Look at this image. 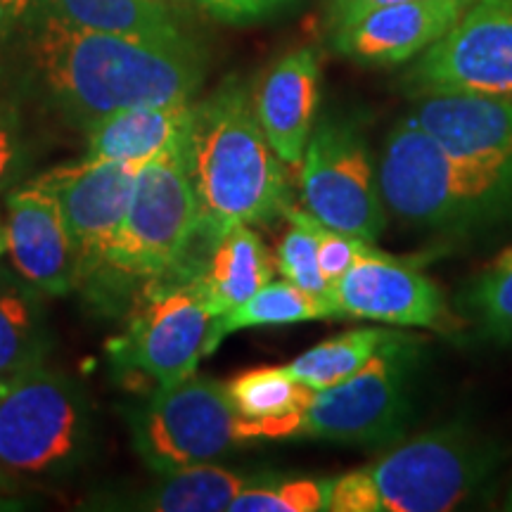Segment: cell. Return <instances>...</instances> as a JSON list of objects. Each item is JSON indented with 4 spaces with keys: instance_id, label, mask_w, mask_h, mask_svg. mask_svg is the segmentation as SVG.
Returning a JSON list of instances; mask_svg holds the SVG:
<instances>
[{
    "instance_id": "obj_15",
    "label": "cell",
    "mask_w": 512,
    "mask_h": 512,
    "mask_svg": "<svg viewBox=\"0 0 512 512\" xmlns=\"http://www.w3.org/2000/svg\"><path fill=\"white\" fill-rule=\"evenodd\" d=\"M5 252L12 266L36 290L69 294L79 287L76 252L64 223L60 202L36 183L22 185L8 195Z\"/></svg>"
},
{
    "instance_id": "obj_20",
    "label": "cell",
    "mask_w": 512,
    "mask_h": 512,
    "mask_svg": "<svg viewBox=\"0 0 512 512\" xmlns=\"http://www.w3.org/2000/svg\"><path fill=\"white\" fill-rule=\"evenodd\" d=\"M226 387L240 415V444L266 439L275 422L302 413L313 396V389L294 380L285 366L245 370Z\"/></svg>"
},
{
    "instance_id": "obj_23",
    "label": "cell",
    "mask_w": 512,
    "mask_h": 512,
    "mask_svg": "<svg viewBox=\"0 0 512 512\" xmlns=\"http://www.w3.org/2000/svg\"><path fill=\"white\" fill-rule=\"evenodd\" d=\"M159 484L140 498L136 508L152 512H219L228 510L249 479L211 463L181 467L159 475Z\"/></svg>"
},
{
    "instance_id": "obj_21",
    "label": "cell",
    "mask_w": 512,
    "mask_h": 512,
    "mask_svg": "<svg viewBox=\"0 0 512 512\" xmlns=\"http://www.w3.org/2000/svg\"><path fill=\"white\" fill-rule=\"evenodd\" d=\"M76 29L140 38L185 36L157 0H38L36 10ZM31 12V15H34Z\"/></svg>"
},
{
    "instance_id": "obj_26",
    "label": "cell",
    "mask_w": 512,
    "mask_h": 512,
    "mask_svg": "<svg viewBox=\"0 0 512 512\" xmlns=\"http://www.w3.org/2000/svg\"><path fill=\"white\" fill-rule=\"evenodd\" d=\"M463 304L486 337L512 342V247L472 280Z\"/></svg>"
},
{
    "instance_id": "obj_35",
    "label": "cell",
    "mask_w": 512,
    "mask_h": 512,
    "mask_svg": "<svg viewBox=\"0 0 512 512\" xmlns=\"http://www.w3.org/2000/svg\"><path fill=\"white\" fill-rule=\"evenodd\" d=\"M5 252V230H3V226H0V254Z\"/></svg>"
},
{
    "instance_id": "obj_24",
    "label": "cell",
    "mask_w": 512,
    "mask_h": 512,
    "mask_svg": "<svg viewBox=\"0 0 512 512\" xmlns=\"http://www.w3.org/2000/svg\"><path fill=\"white\" fill-rule=\"evenodd\" d=\"M392 335L394 330L384 328H358L344 332V335L325 339V342L304 351L285 368L290 370L294 380L306 384L313 392L328 389L332 384L356 375Z\"/></svg>"
},
{
    "instance_id": "obj_33",
    "label": "cell",
    "mask_w": 512,
    "mask_h": 512,
    "mask_svg": "<svg viewBox=\"0 0 512 512\" xmlns=\"http://www.w3.org/2000/svg\"><path fill=\"white\" fill-rule=\"evenodd\" d=\"M36 3L38 0H0V31H8L29 19Z\"/></svg>"
},
{
    "instance_id": "obj_27",
    "label": "cell",
    "mask_w": 512,
    "mask_h": 512,
    "mask_svg": "<svg viewBox=\"0 0 512 512\" xmlns=\"http://www.w3.org/2000/svg\"><path fill=\"white\" fill-rule=\"evenodd\" d=\"M285 221L287 230L275 249V268L287 283L302 287L316 297H328L330 285L318 266L313 216L306 209L290 207L285 211Z\"/></svg>"
},
{
    "instance_id": "obj_28",
    "label": "cell",
    "mask_w": 512,
    "mask_h": 512,
    "mask_svg": "<svg viewBox=\"0 0 512 512\" xmlns=\"http://www.w3.org/2000/svg\"><path fill=\"white\" fill-rule=\"evenodd\" d=\"M332 477L285 479L280 484L247 486L228 512H328Z\"/></svg>"
},
{
    "instance_id": "obj_10",
    "label": "cell",
    "mask_w": 512,
    "mask_h": 512,
    "mask_svg": "<svg viewBox=\"0 0 512 512\" xmlns=\"http://www.w3.org/2000/svg\"><path fill=\"white\" fill-rule=\"evenodd\" d=\"M214 313L183 271L145 285L124 335L110 344L121 368L140 370L157 384H176L195 375L207 356Z\"/></svg>"
},
{
    "instance_id": "obj_36",
    "label": "cell",
    "mask_w": 512,
    "mask_h": 512,
    "mask_svg": "<svg viewBox=\"0 0 512 512\" xmlns=\"http://www.w3.org/2000/svg\"><path fill=\"white\" fill-rule=\"evenodd\" d=\"M505 510H512V486L508 491V498H505Z\"/></svg>"
},
{
    "instance_id": "obj_2",
    "label": "cell",
    "mask_w": 512,
    "mask_h": 512,
    "mask_svg": "<svg viewBox=\"0 0 512 512\" xmlns=\"http://www.w3.org/2000/svg\"><path fill=\"white\" fill-rule=\"evenodd\" d=\"M188 166L197 200L195 238L214 242L240 223L266 226L292 207L283 162L256 119L254 100L235 79L195 105Z\"/></svg>"
},
{
    "instance_id": "obj_8",
    "label": "cell",
    "mask_w": 512,
    "mask_h": 512,
    "mask_svg": "<svg viewBox=\"0 0 512 512\" xmlns=\"http://www.w3.org/2000/svg\"><path fill=\"white\" fill-rule=\"evenodd\" d=\"M86 434V403L69 377L34 366L0 380V470L53 472L74 463Z\"/></svg>"
},
{
    "instance_id": "obj_1",
    "label": "cell",
    "mask_w": 512,
    "mask_h": 512,
    "mask_svg": "<svg viewBox=\"0 0 512 512\" xmlns=\"http://www.w3.org/2000/svg\"><path fill=\"white\" fill-rule=\"evenodd\" d=\"M29 53L53 105L83 131L114 112L192 102L204 60L188 36L140 38L76 29L34 12Z\"/></svg>"
},
{
    "instance_id": "obj_16",
    "label": "cell",
    "mask_w": 512,
    "mask_h": 512,
    "mask_svg": "<svg viewBox=\"0 0 512 512\" xmlns=\"http://www.w3.org/2000/svg\"><path fill=\"white\" fill-rule=\"evenodd\" d=\"M408 117L451 155L512 178V98L444 93L418 98Z\"/></svg>"
},
{
    "instance_id": "obj_13",
    "label": "cell",
    "mask_w": 512,
    "mask_h": 512,
    "mask_svg": "<svg viewBox=\"0 0 512 512\" xmlns=\"http://www.w3.org/2000/svg\"><path fill=\"white\" fill-rule=\"evenodd\" d=\"M145 162H81L55 166L38 176V188L60 202L76 252L79 285L105 271Z\"/></svg>"
},
{
    "instance_id": "obj_12",
    "label": "cell",
    "mask_w": 512,
    "mask_h": 512,
    "mask_svg": "<svg viewBox=\"0 0 512 512\" xmlns=\"http://www.w3.org/2000/svg\"><path fill=\"white\" fill-rule=\"evenodd\" d=\"M335 318H361L396 328L451 332L458 318L448 309L444 290L430 275L363 242L356 261L328 290Z\"/></svg>"
},
{
    "instance_id": "obj_32",
    "label": "cell",
    "mask_w": 512,
    "mask_h": 512,
    "mask_svg": "<svg viewBox=\"0 0 512 512\" xmlns=\"http://www.w3.org/2000/svg\"><path fill=\"white\" fill-rule=\"evenodd\" d=\"M406 3V0H330L328 8V22L330 29H342L344 24L354 22V19L368 15L370 10L384 8V5Z\"/></svg>"
},
{
    "instance_id": "obj_22",
    "label": "cell",
    "mask_w": 512,
    "mask_h": 512,
    "mask_svg": "<svg viewBox=\"0 0 512 512\" xmlns=\"http://www.w3.org/2000/svg\"><path fill=\"white\" fill-rule=\"evenodd\" d=\"M323 318H335L328 299L316 297V294L287 283V280H280V283L271 280L259 292L252 294L247 302L214 318L207 342V356L214 354L223 339L233 335V332L249 328H278V325H294Z\"/></svg>"
},
{
    "instance_id": "obj_11",
    "label": "cell",
    "mask_w": 512,
    "mask_h": 512,
    "mask_svg": "<svg viewBox=\"0 0 512 512\" xmlns=\"http://www.w3.org/2000/svg\"><path fill=\"white\" fill-rule=\"evenodd\" d=\"M413 98L444 93L512 98V0H472L403 76Z\"/></svg>"
},
{
    "instance_id": "obj_25",
    "label": "cell",
    "mask_w": 512,
    "mask_h": 512,
    "mask_svg": "<svg viewBox=\"0 0 512 512\" xmlns=\"http://www.w3.org/2000/svg\"><path fill=\"white\" fill-rule=\"evenodd\" d=\"M43 332L36 306L24 292H0V380L41 366Z\"/></svg>"
},
{
    "instance_id": "obj_31",
    "label": "cell",
    "mask_w": 512,
    "mask_h": 512,
    "mask_svg": "<svg viewBox=\"0 0 512 512\" xmlns=\"http://www.w3.org/2000/svg\"><path fill=\"white\" fill-rule=\"evenodd\" d=\"M200 8L226 24H252L268 19L285 8L297 3V0H195Z\"/></svg>"
},
{
    "instance_id": "obj_9",
    "label": "cell",
    "mask_w": 512,
    "mask_h": 512,
    "mask_svg": "<svg viewBox=\"0 0 512 512\" xmlns=\"http://www.w3.org/2000/svg\"><path fill=\"white\" fill-rule=\"evenodd\" d=\"M304 209L351 238L377 242L384 230L380 181L361 124L325 119L313 126L302 157Z\"/></svg>"
},
{
    "instance_id": "obj_5",
    "label": "cell",
    "mask_w": 512,
    "mask_h": 512,
    "mask_svg": "<svg viewBox=\"0 0 512 512\" xmlns=\"http://www.w3.org/2000/svg\"><path fill=\"white\" fill-rule=\"evenodd\" d=\"M422 344L394 332L387 344L344 382L313 392L294 415L287 439H318L342 446L389 448L406 437L411 380Z\"/></svg>"
},
{
    "instance_id": "obj_3",
    "label": "cell",
    "mask_w": 512,
    "mask_h": 512,
    "mask_svg": "<svg viewBox=\"0 0 512 512\" xmlns=\"http://www.w3.org/2000/svg\"><path fill=\"white\" fill-rule=\"evenodd\" d=\"M494 448L460 425L396 441L380 458L332 477L328 512H444L494 470Z\"/></svg>"
},
{
    "instance_id": "obj_17",
    "label": "cell",
    "mask_w": 512,
    "mask_h": 512,
    "mask_svg": "<svg viewBox=\"0 0 512 512\" xmlns=\"http://www.w3.org/2000/svg\"><path fill=\"white\" fill-rule=\"evenodd\" d=\"M320 62L313 48L285 55L264 76L254 95V112L280 162L302 164L306 143L316 126Z\"/></svg>"
},
{
    "instance_id": "obj_34",
    "label": "cell",
    "mask_w": 512,
    "mask_h": 512,
    "mask_svg": "<svg viewBox=\"0 0 512 512\" xmlns=\"http://www.w3.org/2000/svg\"><path fill=\"white\" fill-rule=\"evenodd\" d=\"M17 508H19V503L10 501V498L0 496V512H3V510H17Z\"/></svg>"
},
{
    "instance_id": "obj_6",
    "label": "cell",
    "mask_w": 512,
    "mask_h": 512,
    "mask_svg": "<svg viewBox=\"0 0 512 512\" xmlns=\"http://www.w3.org/2000/svg\"><path fill=\"white\" fill-rule=\"evenodd\" d=\"M197 235V200L188 166V131L147 159L105 271L119 283H155L185 261Z\"/></svg>"
},
{
    "instance_id": "obj_14",
    "label": "cell",
    "mask_w": 512,
    "mask_h": 512,
    "mask_svg": "<svg viewBox=\"0 0 512 512\" xmlns=\"http://www.w3.org/2000/svg\"><path fill=\"white\" fill-rule=\"evenodd\" d=\"M472 0H406L332 31L339 55L366 67H394L425 53L463 17Z\"/></svg>"
},
{
    "instance_id": "obj_18",
    "label": "cell",
    "mask_w": 512,
    "mask_h": 512,
    "mask_svg": "<svg viewBox=\"0 0 512 512\" xmlns=\"http://www.w3.org/2000/svg\"><path fill=\"white\" fill-rule=\"evenodd\" d=\"M211 245L209 261L200 268L183 264L178 271L195 280L197 290L216 316L247 302L273 280V259L252 226L228 228ZM176 273V271H174Z\"/></svg>"
},
{
    "instance_id": "obj_30",
    "label": "cell",
    "mask_w": 512,
    "mask_h": 512,
    "mask_svg": "<svg viewBox=\"0 0 512 512\" xmlns=\"http://www.w3.org/2000/svg\"><path fill=\"white\" fill-rule=\"evenodd\" d=\"M27 138L22 121L12 105L0 102V190L15 181L19 171L27 164Z\"/></svg>"
},
{
    "instance_id": "obj_4",
    "label": "cell",
    "mask_w": 512,
    "mask_h": 512,
    "mask_svg": "<svg viewBox=\"0 0 512 512\" xmlns=\"http://www.w3.org/2000/svg\"><path fill=\"white\" fill-rule=\"evenodd\" d=\"M382 202L425 228H475L512 214V178L446 150L411 117L384 140L377 166Z\"/></svg>"
},
{
    "instance_id": "obj_19",
    "label": "cell",
    "mask_w": 512,
    "mask_h": 512,
    "mask_svg": "<svg viewBox=\"0 0 512 512\" xmlns=\"http://www.w3.org/2000/svg\"><path fill=\"white\" fill-rule=\"evenodd\" d=\"M195 102L114 112L86 131V162H147L190 128Z\"/></svg>"
},
{
    "instance_id": "obj_7",
    "label": "cell",
    "mask_w": 512,
    "mask_h": 512,
    "mask_svg": "<svg viewBox=\"0 0 512 512\" xmlns=\"http://www.w3.org/2000/svg\"><path fill=\"white\" fill-rule=\"evenodd\" d=\"M238 425L240 415L226 384L197 373L176 384H159L128 415L133 448L157 475L216 463L240 444Z\"/></svg>"
},
{
    "instance_id": "obj_29",
    "label": "cell",
    "mask_w": 512,
    "mask_h": 512,
    "mask_svg": "<svg viewBox=\"0 0 512 512\" xmlns=\"http://www.w3.org/2000/svg\"><path fill=\"white\" fill-rule=\"evenodd\" d=\"M313 230H316L320 273H323V278L328 280V285H332L335 280H339L349 271L366 240H358V238H351L347 233H339V230L320 223L316 216H313Z\"/></svg>"
}]
</instances>
